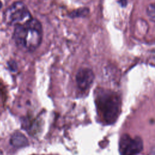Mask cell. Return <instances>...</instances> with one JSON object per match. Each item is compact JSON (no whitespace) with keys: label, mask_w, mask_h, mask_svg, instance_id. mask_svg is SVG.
I'll use <instances>...</instances> for the list:
<instances>
[{"label":"cell","mask_w":155,"mask_h":155,"mask_svg":"<svg viewBox=\"0 0 155 155\" xmlns=\"http://www.w3.org/2000/svg\"><path fill=\"white\" fill-rule=\"evenodd\" d=\"M94 79L93 71L88 68L79 69L76 74V82L78 88L83 91L88 90L92 85Z\"/></svg>","instance_id":"cell-5"},{"label":"cell","mask_w":155,"mask_h":155,"mask_svg":"<svg viewBox=\"0 0 155 155\" xmlns=\"http://www.w3.org/2000/svg\"><path fill=\"white\" fill-rule=\"evenodd\" d=\"M15 26L13 39L18 47L30 51L38 48L42 41V28L38 19L31 18Z\"/></svg>","instance_id":"cell-1"},{"label":"cell","mask_w":155,"mask_h":155,"mask_svg":"<svg viewBox=\"0 0 155 155\" xmlns=\"http://www.w3.org/2000/svg\"><path fill=\"white\" fill-rule=\"evenodd\" d=\"M89 13V9L86 7L78 8L69 14L70 18H84Z\"/></svg>","instance_id":"cell-7"},{"label":"cell","mask_w":155,"mask_h":155,"mask_svg":"<svg viewBox=\"0 0 155 155\" xmlns=\"http://www.w3.org/2000/svg\"><path fill=\"white\" fill-rule=\"evenodd\" d=\"M1 7H2V3H1V1H0V8H1Z\"/></svg>","instance_id":"cell-11"},{"label":"cell","mask_w":155,"mask_h":155,"mask_svg":"<svg viewBox=\"0 0 155 155\" xmlns=\"http://www.w3.org/2000/svg\"><path fill=\"white\" fill-rule=\"evenodd\" d=\"M10 143L16 148H21L27 146L28 142L26 137L23 134L17 131L12 136Z\"/></svg>","instance_id":"cell-6"},{"label":"cell","mask_w":155,"mask_h":155,"mask_svg":"<svg viewBox=\"0 0 155 155\" xmlns=\"http://www.w3.org/2000/svg\"><path fill=\"white\" fill-rule=\"evenodd\" d=\"M119 151L121 155H135L143 149V141L139 136L131 137L124 134L119 140Z\"/></svg>","instance_id":"cell-4"},{"label":"cell","mask_w":155,"mask_h":155,"mask_svg":"<svg viewBox=\"0 0 155 155\" xmlns=\"http://www.w3.org/2000/svg\"><path fill=\"white\" fill-rule=\"evenodd\" d=\"M150 155H155V148H154V150H152L150 153Z\"/></svg>","instance_id":"cell-10"},{"label":"cell","mask_w":155,"mask_h":155,"mask_svg":"<svg viewBox=\"0 0 155 155\" xmlns=\"http://www.w3.org/2000/svg\"><path fill=\"white\" fill-rule=\"evenodd\" d=\"M147 14L149 19L155 22V2L150 4L147 8Z\"/></svg>","instance_id":"cell-8"},{"label":"cell","mask_w":155,"mask_h":155,"mask_svg":"<svg viewBox=\"0 0 155 155\" xmlns=\"http://www.w3.org/2000/svg\"><path fill=\"white\" fill-rule=\"evenodd\" d=\"M8 68L12 71H16L18 69V66L17 64L16 63L15 61H10L7 62Z\"/></svg>","instance_id":"cell-9"},{"label":"cell","mask_w":155,"mask_h":155,"mask_svg":"<svg viewBox=\"0 0 155 155\" xmlns=\"http://www.w3.org/2000/svg\"><path fill=\"white\" fill-rule=\"evenodd\" d=\"M31 15L22 2H15L4 12V21L8 25L24 24L31 19Z\"/></svg>","instance_id":"cell-3"},{"label":"cell","mask_w":155,"mask_h":155,"mask_svg":"<svg viewBox=\"0 0 155 155\" xmlns=\"http://www.w3.org/2000/svg\"><path fill=\"white\" fill-rule=\"evenodd\" d=\"M95 101L102 120L107 124H113L120 111V99L117 94L110 90L101 89L97 92Z\"/></svg>","instance_id":"cell-2"}]
</instances>
